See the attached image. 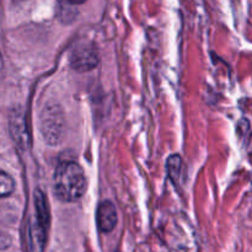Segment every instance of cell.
I'll return each mask as SVG.
<instances>
[{
    "instance_id": "5b68a950",
    "label": "cell",
    "mask_w": 252,
    "mask_h": 252,
    "mask_svg": "<svg viewBox=\"0 0 252 252\" xmlns=\"http://www.w3.org/2000/svg\"><path fill=\"white\" fill-rule=\"evenodd\" d=\"M10 129L14 139L22 148L29 147V135L26 132V125L24 121V115L21 112H12L9 118Z\"/></svg>"
},
{
    "instance_id": "3957f363",
    "label": "cell",
    "mask_w": 252,
    "mask_h": 252,
    "mask_svg": "<svg viewBox=\"0 0 252 252\" xmlns=\"http://www.w3.org/2000/svg\"><path fill=\"white\" fill-rule=\"evenodd\" d=\"M69 63L74 70L80 71V73L93 70L98 63L97 49L94 44L89 43V42L79 43L71 51Z\"/></svg>"
},
{
    "instance_id": "277c9868",
    "label": "cell",
    "mask_w": 252,
    "mask_h": 252,
    "mask_svg": "<svg viewBox=\"0 0 252 252\" xmlns=\"http://www.w3.org/2000/svg\"><path fill=\"white\" fill-rule=\"evenodd\" d=\"M96 223L101 233H111L117 225V211L111 201H102L96 211Z\"/></svg>"
},
{
    "instance_id": "7a4b0ae2",
    "label": "cell",
    "mask_w": 252,
    "mask_h": 252,
    "mask_svg": "<svg viewBox=\"0 0 252 252\" xmlns=\"http://www.w3.org/2000/svg\"><path fill=\"white\" fill-rule=\"evenodd\" d=\"M41 132L49 145L61 142L64 133V116L58 105H47L42 111Z\"/></svg>"
},
{
    "instance_id": "6da1fadb",
    "label": "cell",
    "mask_w": 252,
    "mask_h": 252,
    "mask_svg": "<svg viewBox=\"0 0 252 252\" xmlns=\"http://www.w3.org/2000/svg\"><path fill=\"white\" fill-rule=\"evenodd\" d=\"M53 189L61 201L66 203L79 201L88 189L83 167L75 161L61 162L54 171Z\"/></svg>"
},
{
    "instance_id": "30bf717a",
    "label": "cell",
    "mask_w": 252,
    "mask_h": 252,
    "mask_svg": "<svg viewBox=\"0 0 252 252\" xmlns=\"http://www.w3.org/2000/svg\"><path fill=\"white\" fill-rule=\"evenodd\" d=\"M69 4H73V5H79V4H84L86 0H66Z\"/></svg>"
},
{
    "instance_id": "8992f818",
    "label": "cell",
    "mask_w": 252,
    "mask_h": 252,
    "mask_svg": "<svg viewBox=\"0 0 252 252\" xmlns=\"http://www.w3.org/2000/svg\"><path fill=\"white\" fill-rule=\"evenodd\" d=\"M47 228L34 217L32 221L30 223V245L31 250L33 251H42L46 245L47 239Z\"/></svg>"
},
{
    "instance_id": "ba28073f",
    "label": "cell",
    "mask_w": 252,
    "mask_h": 252,
    "mask_svg": "<svg viewBox=\"0 0 252 252\" xmlns=\"http://www.w3.org/2000/svg\"><path fill=\"white\" fill-rule=\"evenodd\" d=\"M181 164L182 160L180 158V155L174 154L167 159V174H169L170 180L172 182L176 184L177 180H179L180 176V171H181Z\"/></svg>"
},
{
    "instance_id": "52a82bcc",
    "label": "cell",
    "mask_w": 252,
    "mask_h": 252,
    "mask_svg": "<svg viewBox=\"0 0 252 252\" xmlns=\"http://www.w3.org/2000/svg\"><path fill=\"white\" fill-rule=\"evenodd\" d=\"M33 201H34V209H36V218L43 224L46 228L49 225V211L48 207L46 203V197H44L43 192L36 189L33 194Z\"/></svg>"
},
{
    "instance_id": "9c48e42d",
    "label": "cell",
    "mask_w": 252,
    "mask_h": 252,
    "mask_svg": "<svg viewBox=\"0 0 252 252\" xmlns=\"http://www.w3.org/2000/svg\"><path fill=\"white\" fill-rule=\"evenodd\" d=\"M15 189V181L7 172L2 171L0 175V196L7 197L12 194Z\"/></svg>"
}]
</instances>
